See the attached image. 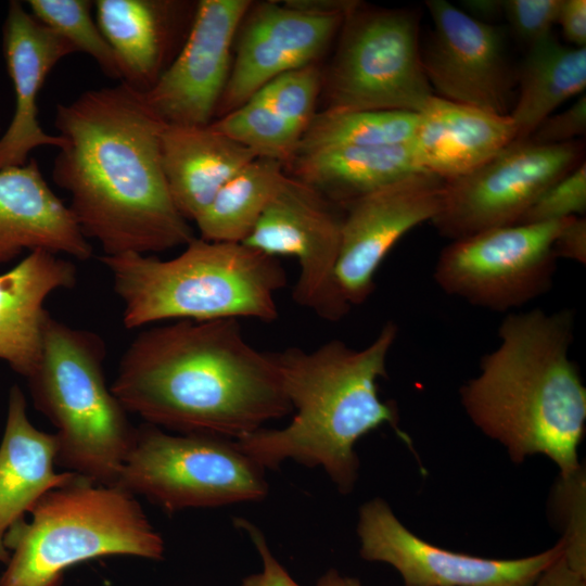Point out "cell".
<instances>
[{
	"mask_svg": "<svg viewBox=\"0 0 586 586\" xmlns=\"http://www.w3.org/2000/svg\"><path fill=\"white\" fill-rule=\"evenodd\" d=\"M555 252L559 258L586 264V220L582 216L571 217L555 241Z\"/></svg>",
	"mask_w": 586,
	"mask_h": 586,
	"instance_id": "37",
	"label": "cell"
},
{
	"mask_svg": "<svg viewBox=\"0 0 586 586\" xmlns=\"http://www.w3.org/2000/svg\"><path fill=\"white\" fill-rule=\"evenodd\" d=\"M578 140L539 144L512 142L475 170L445 181L431 222L451 241L518 225L534 202L582 163Z\"/></svg>",
	"mask_w": 586,
	"mask_h": 586,
	"instance_id": "11",
	"label": "cell"
},
{
	"mask_svg": "<svg viewBox=\"0 0 586 586\" xmlns=\"http://www.w3.org/2000/svg\"><path fill=\"white\" fill-rule=\"evenodd\" d=\"M26 397L11 386L0 443V563L10 557L7 532L50 491L73 482L77 474L56 471L58 442L54 433L38 430L27 416Z\"/></svg>",
	"mask_w": 586,
	"mask_h": 586,
	"instance_id": "22",
	"label": "cell"
},
{
	"mask_svg": "<svg viewBox=\"0 0 586 586\" xmlns=\"http://www.w3.org/2000/svg\"><path fill=\"white\" fill-rule=\"evenodd\" d=\"M320 84L319 69L309 64L276 76L253 97L304 135L316 115Z\"/></svg>",
	"mask_w": 586,
	"mask_h": 586,
	"instance_id": "31",
	"label": "cell"
},
{
	"mask_svg": "<svg viewBox=\"0 0 586 586\" xmlns=\"http://www.w3.org/2000/svg\"><path fill=\"white\" fill-rule=\"evenodd\" d=\"M111 390L144 423L180 434L238 440L293 411L276 353L254 347L238 319L176 320L141 331Z\"/></svg>",
	"mask_w": 586,
	"mask_h": 586,
	"instance_id": "2",
	"label": "cell"
},
{
	"mask_svg": "<svg viewBox=\"0 0 586 586\" xmlns=\"http://www.w3.org/2000/svg\"><path fill=\"white\" fill-rule=\"evenodd\" d=\"M360 556L395 568L405 586H530L564 553L551 548L518 559H489L450 551L410 532L382 498L359 509Z\"/></svg>",
	"mask_w": 586,
	"mask_h": 586,
	"instance_id": "13",
	"label": "cell"
},
{
	"mask_svg": "<svg viewBox=\"0 0 586 586\" xmlns=\"http://www.w3.org/2000/svg\"><path fill=\"white\" fill-rule=\"evenodd\" d=\"M4 536L0 586H61L65 571L97 558L161 560L165 544L136 496L77 476L47 493Z\"/></svg>",
	"mask_w": 586,
	"mask_h": 586,
	"instance_id": "6",
	"label": "cell"
},
{
	"mask_svg": "<svg viewBox=\"0 0 586 586\" xmlns=\"http://www.w3.org/2000/svg\"><path fill=\"white\" fill-rule=\"evenodd\" d=\"M240 143L256 157L291 164L300 149L303 132L293 127L255 97L211 124Z\"/></svg>",
	"mask_w": 586,
	"mask_h": 586,
	"instance_id": "29",
	"label": "cell"
},
{
	"mask_svg": "<svg viewBox=\"0 0 586 586\" xmlns=\"http://www.w3.org/2000/svg\"><path fill=\"white\" fill-rule=\"evenodd\" d=\"M586 476L584 467L560 475L552 493V510L562 531L563 558L586 577Z\"/></svg>",
	"mask_w": 586,
	"mask_h": 586,
	"instance_id": "32",
	"label": "cell"
},
{
	"mask_svg": "<svg viewBox=\"0 0 586 586\" xmlns=\"http://www.w3.org/2000/svg\"><path fill=\"white\" fill-rule=\"evenodd\" d=\"M36 250L79 260L92 256L68 206L49 187L38 162L29 158L23 166L0 170V264Z\"/></svg>",
	"mask_w": 586,
	"mask_h": 586,
	"instance_id": "19",
	"label": "cell"
},
{
	"mask_svg": "<svg viewBox=\"0 0 586 586\" xmlns=\"http://www.w3.org/2000/svg\"><path fill=\"white\" fill-rule=\"evenodd\" d=\"M169 259L127 253L101 256L123 304V323L136 329L164 320L208 321L279 317L276 294L286 284L277 257L243 243L192 239Z\"/></svg>",
	"mask_w": 586,
	"mask_h": 586,
	"instance_id": "5",
	"label": "cell"
},
{
	"mask_svg": "<svg viewBox=\"0 0 586 586\" xmlns=\"http://www.w3.org/2000/svg\"><path fill=\"white\" fill-rule=\"evenodd\" d=\"M433 31L422 66L437 97L509 115L515 79L501 33L446 0H428Z\"/></svg>",
	"mask_w": 586,
	"mask_h": 586,
	"instance_id": "15",
	"label": "cell"
},
{
	"mask_svg": "<svg viewBox=\"0 0 586 586\" xmlns=\"http://www.w3.org/2000/svg\"><path fill=\"white\" fill-rule=\"evenodd\" d=\"M417 123L418 113L415 112L327 109L315 115L302 137L297 154L328 146L409 143L413 138Z\"/></svg>",
	"mask_w": 586,
	"mask_h": 586,
	"instance_id": "28",
	"label": "cell"
},
{
	"mask_svg": "<svg viewBox=\"0 0 586 586\" xmlns=\"http://www.w3.org/2000/svg\"><path fill=\"white\" fill-rule=\"evenodd\" d=\"M249 0H201L177 56L144 93L166 124L207 126L230 74V51Z\"/></svg>",
	"mask_w": 586,
	"mask_h": 586,
	"instance_id": "16",
	"label": "cell"
},
{
	"mask_svg": "<svg viewBox=\"0 0 586 586\" xmlns=\"http://www.w3.org/2000/svg\"><path fill=\"white\" fill-rule=\"evenodd\" d=\"M510 115L433 94L418 112L411 148L419 168L443 181L462 177L515 141Z\"/></svg>",
	"mask_w": 586,
	"mask_h": 586,
	"instance_id": "20",
	"label": "cell"
},
{
	"mask_svg": "<svg viewBox=\"0 0 586 586\" xmlns=\"http://www.w3.org/2000/svg\"><path fill=\"white\" fill-rule=\"evenodd\" d=\"M337 208L313 187L284 176L243 242L273 257H294L300 272L293 301L327 321H337L351 309L335 281L343 219Z\"/></svg>",
	"mask_w": 586,
	"mask_h": 586,
	"instance_id": "12",
	"label": "cell"
},
{
	"mask_svg": "<svg viewBox=\"0 0 586 586\" xmlns=\"http://www.w3.org/2000/svg\"><path fill=\"white\" fill-rule=\"evenodd\" d=\"M360 7L344 18L328 79L329 109L418 113L434 92L422 66L417 14Z\"/></svg>",
	"mask_w": 586,
	"mask_h": 586,
	"instance_id": "9",
	"label": "cell"
},
{
	"mask_svg": "<svg viewBox=\"0 0 586 586\" xmlns=\"http://www.w3.org/2000/svg\"><path fill=\"white\" fill-rule=\"evenodd\" d=\"M586 131V97L583 93L565 111L547 117L527 139L539 144H560L576 140Z\"/></svg>",
	"mask_w": 586,
	"mask_h": 586,
	"instance_id": "35",
	"label": "cell"
},
{
	"mask_svg": "<svg viewBox=\"0 0 586 586\" xmlns=\"http://www.w3.org/2000/svg\"><path fill=\"white\" fill-rule=\"evenodd\" d=\"M444 183L431 174L418 173L344 207L335 281L351 308L373 293L377 270L399 239L437 214Z\"/></svg>",
	"mask_w": 586,
	"mask_h": 586,
	"instance_id": "14",
	"label": "cell"
},
{
	"mask_svg": "<svg viewBox=\"0 0 586 586\" xmlns=\"http://www.w3.org/2000/svg\"><path fill=\"white\" fill-rule=\"evenodd\" d=\"M97 23L116 56L120 82L148 92L173 62L178 4L160 0H97Z\"/></svg>",
	"mask_w": 586,
	"mask_h": 586,
	"instance_id": "24",
	"label": "cell"
},
{
	"mask_svg": "<svg viewBox=\"0 0 586 586\" xmlns=\"http://www.w3.org/2000/svg\"><path fill=\"white\" fill-rule=\"evenodd\" d=\"M284 5L315 16H341L346 17L358 5L354 0H289Z\"/></svg>",
	"mask_w": 586,
	"mask_h": 586,
	"instance_id": "39",
	"label": "cell"
},
{
	"mask_svg": "<svg viewBox=\"0 0 586 586\" xmlns=\"http://www.w3.org/2000/svg\"><path fill=\"white\" fill-rule=\"evenodd\" d=\"M510 111L517 137L527 140L551 113L586 87V48L562 44L552 34L530 46Z\"/></svg>",
	"mask_w": 586,
	"mask_h": 586,
	"instance_id": "26",
	"label": "cell"
},
{
	"mask_svg": "<svg viewBox=\"0 0 586 586\" xmlns=\"http://www.w3.org/2000/svg\"><path fill=\"white\" fill-rule=\"evenodd\" d=\"M284 165L255 157L215 195L194 221L200 238L243 243L253 231L284 178Z\"/></svg>",
	"mask_w": 586,
	"mask_h": 586,
	"instance_id": "27",
	"label": "cell"
},
{
	"mask_svg": "<svg viewBox=\"0 0 586 586\" xmlns=\"http://www.w3.org/2000/svg\"><path fill=\"white\" fill-rule=\"evenodd\" d=\"M160 151L171 200L188 221H195L222 186L256 157L211 124L165 123Z\"/></svg>",
	"mask_w": 586,
	"mask_h": 586,
	"instance_id": "23",
	"label": "cell"
},
{
	"mask_svg": "<svg viewBox=\"0 0 586 586\" xmlns=\"http://www.w3.org/2000/svg\"><path fill=\"white\" fill-rule=\"evenodd\" d=\"M518 224L454 240L438 255L433 278L448 295L496 313L548 293L558 257L555 241L570 219Z\"/></svg>",
	"mask_w": 586,
	"mask_h": 586,
	"instance_id": "10",
	"label": "cell"
},
{
	"mask_svg": "<svg viewBox=\"0 0 586 586\" xmlns=\"http://www.w3.org/2000/svg\"><path fill=\"white\" fill-rule=\"evenodd\" d=\"M574 320L569 308L509 313L498 345L460 388L471 421L512 461L542 454L560 475L582 466L577 449L586 426V387L569 354Z\"/></svg>",
	"mask_w": 586,
	"mask_h": 586,
	"instance_id": "3",
	"label": "cell"
},
{
	"mask_svg": "<svg viewBox=\"0 0 586 586\" xmlns=\"http://www.w3.org/2000/svg\"><path fill=\"white\" fill-rule=\"evenodd\" d=\"M342 21L344 17L315 16L275 2L257 5L243 27L217 110L226 114L276 76L314 64Z\"/></svg>",
	"mask_w": 586,
	"mask_h": 586,
	"instance_id": "17",
	"label": "cell"
},
{
	"mask_svg": "<svg viewBox=\"0 0 586 586\" xmlns=\"http://www.w3.org/2000/svg\"><path fill=\"white\" fill-rule=\"evenodd\" d=\"M317 586H361V584L356 578L341 576L331 570L318 581Z\"/></svg>",
	"mask_w": 586,
	"mask_h": 586,
	"instance_id": "42",
	"label": "cell"
},
{
	"mask_svg": "<svg viewBox=\"0 0 586 586\" xmlns=\"http://www.w3.org/2000/svg\"><path fill=\"white\" fill-rule=\"evenodd\" d=\"M165 123L144 93L119 82L56 105L62 144L52 180L82 234L105 256L149 254L187 245L194 233L176 208L163 173Z\"/></svg>",
	"mask_w": 586,
	"mask_h": 586,
	"instance_id": "1",
	"label": "cell"
},
{
	"mask_svg": "<svg viewBox=\"0 0 586 586\" xmlns=\"http://www.w3.org/2000/svg\"><path fill=\"white\" fill-rule=\"evenodd\" d=\"M293 177L344 208L356 199L422 171L411 143L328 146L298 153Z\"/></svg>",
	"mask_w": 586,
	"mask_h": 586,
	"instance_id": "25",
	"label": "cell"
},
{
	"mask_svg": "<svg viewBox=\"0 0 586 586\" xmlns=\"http://www.w3.org/2000/svg\"><path fill=\"white\" fill-rule=\"evenodd\" d=\"M461 3L462 11L482 22L502 14V0H464Z\"/></svg>",
	"mask_w": 586,
	"mask_h": 586,
	"instance_id": "41",
	"label": "cell"
},
{
	"mask_svg": "<svg viewBox=\"0 0 586 586\" xmlns=\"http://www.w3.org/2000/svg\"><path fill=\"white\" fill-rule=\"evenodd\" d=\"M530 586H586V577L573 571L562 556Z\"/></svg>",
	"mask_w": 586,
	"mask_h": 586,
	"instance_id": "40",
	"label": "cell"
},
{
	"mask_svg": "<svg viewBox=\"0 0 586 586\" xmlns=\"http://www.w3.org/2000/svg\"><path fill=\"white\" fill-rule=\"evenodd\" d=\"M116 485L169 513L268 495L265 469L235 440L173 433L149 423L137 428Z\"/></svg>",
	"mask_w": 586,
	"mask_h": 586,
	"instance_id": "8",
	"label": "cell"
},
{
	"mask_svg": "<svg viewBox=\"0 0 586 586\" xmlns=\"http://www.w3.org/2000/svg\"><path fill=\"white\" fill-rule=\"evenodd\" d=\"M398 334L388 320L364 348L340 340L313 351L289 347L277 352L284 393L295 415L282 429L260 428L237 441L264 469H278L288 460L308 468L321 467L340 493L349 494L359 461L355 445L384 424L408 445L398 426V411L378 393V379L386 377V360Z\"/></svg>",
	"mask_w": 586,
	"mask_h": 586,
	"instance_id": "4",
	"label": "cell"
},
{
	"mask_svg": "<svg viewBox=\"0 0 586 586\" xmlns=\"http://www.w3.org/2000/svg\"><path fill=\"white\" fill-rule=\"evenodd\" d=\"M2 54L15 94L11 122L0 137V170L25 165L39 146L62 144L38 119L37 100L51 71L75 53L61 35L42 24L21 1L9 2L2 25Z\"/></svg>",
	"mask_w": 586,
	"mask_h": 586,
	"instance_id": "18",
	"label": "cell"
},
{
	"mask_svg": "<svg viewBox=\"0 0 586 586\" xmlns=\"http://www.w3.org/2000/svg\"><path fill=\"white\" fill-rule=\"evenodd\" d=\"M235 525L247 533L263 562L262 572L249 575L240 586H300L273 557L257 526L244 519H237Z\"/></svg>",
	"mask_w": 586,
	"mask_h": 586,
	"instance_id": "36",
	"label": "cell"
},
{
	"mask_svg": "<svg viewBox=\"0 0 586 586\" xmlns=\"http://www.w3.org/2000/svg\"><path fill=\"white\" fill-rule=\"evenodd\" d=\"M105 354L100 335L49 315L41 358L27 381L35 408L55 428L58 467L115 485L137 428L106 384Z\"/></svg>",
	"mask_w": 586,
	"mask_h": 586,
	"instance_id": "7",
	"label": "cell"
},
{
	"mask_svg": "<svg viewBox=\"0 0 586 586\" xmlns=\"http://www.w3.org/2000/svg\"><path fill=\"white\" fill-rule=\"evenodd\" d=\"M77 282L75 265L58 254L36 250L0 273V360L29 378L39 365L48 316L44 302Z\"/></svg>",
	"mask_w": 586,
	"mask_h": 586,
	"instance_id": "21",
	"label": "cell"
},
{
	"mask_svg": "<svg viewBox=\"0 0 586 586\" xmlns=\"http://www.w3.org/2000/svg\"><path fill=\"white\" fill-rule=\"evenodd\" d=\"M557 24L563 37L572 47L585 48L586 43V1L561 0Z\"/></svg>",
	"mask_w": 586,
	"mask_h": 586,
	"instance_id": "38",
	"label": "cell"
},
{
	"mask_svg": "<svg viewBox=\"0 0 586 586\" xmlns=\"http://www.w3.org/2000/svg\"><path fill=\"white\" fill-rule=\"evenodd\" d=\"M561 0H504L502 14L514 33L532 46L550 36Z\"/></svg>",
	"mask_w": 586,
	"mask_h": 586,
	"instance_id": "34",
	"label": "cell"
},
{
	"mask_svg": "<svg viewBox=\"0 0 586 586\" xmlns=\"http://www.w3.org/2000/svg\"><path fill=\"white\" fill-rule=\"evenodd\" d=\"M586 211V164L550 186L528 208L519 224H535L584 216Z\"/></svg>",
	"mask_w": 586,
	"mask_h": 586,
	"instance_id": "33",
	"label": "cell"
},
{
	"mask_svg": "<svg viewBox=\"0 0 586 586\" xmlns=\"http://www.w3.org/2000/svg\"><path fill=\"white\" fill-rule=\"evenodd\" d=\"M29 12L61 35L75 49L91 56L103 74L120 81V71L112 47L91 15L90 0H28Z\"/></svg>",
	"mask_w": 586,
	"mask_h": 586,
	"instance_id": "30",
	"label": "cell"
}]
</instances>
